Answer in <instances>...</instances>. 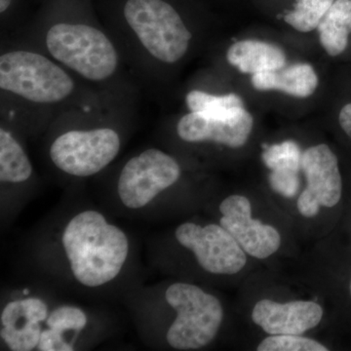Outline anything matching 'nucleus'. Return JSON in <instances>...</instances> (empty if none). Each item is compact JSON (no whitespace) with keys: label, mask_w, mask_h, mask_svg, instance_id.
I'll list each match as a JSON object with an SVG mask.
<instances>
[{"label":"nucleus","mask_w":351,"mask_h":351,"mask_svg":"<svg viewBox=\"0 0 351 351\" xmlns=\"http://www.w3.org/2000/svg\"><path fill=\"white\" fill-rule=\"evenodd\" d=\"M175 234L178 242L193 251L200 267L210 274L232 276L246 265V253L221 226L184 223Z\"/></svg>","instance_id":"8"},{"label":"nucleus","mask_w":351,"mask_h":351,"mask_svg":"<svg viewBox=\"0 0 351 351\" xmlns=\"http://www.w3.org/2000/svg\"><path fill=\"white\" fill-rule=\"evenodd\" d=\"M317 31L325 52L331 57L341 55L348 47L351 34V0H335Z\"/></svg>","instance_id":"17"},{"label":"nucleus","mask_w":351,"mask_h":351,"mask_svg":"<svg viewBox=\"0 0 351 351\" xmlns=\"http://www.w3.org/2000/svg\"><path fill=\"white\" fill-rule=\"evenodd\" d=\"M0 43V115L25 133L47 130L64 112L108 93L40 51L13 41Z\"/></svg>","instance_id":"3"},{"label":"nucleus","mask_w":351,"mask_h":351,"mask_svg":"<svg viewBox=\"0 0 351 351\" xmlns=\"http://www.w3.org/2000/svg\"><path fill=\"white\" fill-rule=\"evenodd\" d=\"M350 294H351V281H350Z\"/></svg>","instance_id":"25"},{"label":"nucleus","mask_w":351,"mask_h":351,"mask_svg":"<svg viewBox=\"0 0 351 351\" xmlns=\"http://www.w3.org/2000/svg\"><path fill=\"white\" fill-rule=\"evenodd\" d=\"M323 309L314 302L279 304L270 300L258 302L252 319L269 335H302L319 324Z\"/></svg>","instance_id":"12"},{"label":"nucleus","mask_w":351,"mask_h":351,"mask_svg":"<svg viewBox=\"0 0 351 351\" xmlns=\"http://www.w3.org/2000/svg\"><path fill=\"white\" fill-rule=\"evenodd\" d=\"M181 175V165L175 157L151 147L130 157L122 166L117 193L126 207L140 209L177 184Z\"/></svg>","instance_id":"7"},{"label":"nucleus","mask_w":351,"mask_h":351,"mask_svg":"<svg viewBox=\"0 0 351 351\" xmlns=\"http://www.w3.org/2000/svg\"><path fill=\"white\" fill-rule=\"evenodd\" d=\"M254 119L247 110L230 117H210L197 112H186L175 121L176 136L186 144L243 147L250 137Z\"/></svg>","instance_id":"11"},{"label":"nucleus","mask_w":351,"mask_h":351,"mask_svg":"<svg viewBox=\"0 0 351 351\" xmlns=\"http://www.w3.org/2000/svg\"><path fill=\"white\" fill-rule=\"evenodd\" d=\"M87 324V316L82 309L75 306H61L54 309L46 320L47 329L44 337L54 351H71L73 346L64 338L68 331L78 332Z\"/></svg>","instance_id":"19"},{"label":"nucleus","mask_w":351,"mask_h":351,"mask_svg":"<svg viewBox=\"0 0 351 351\" xmlns=\"http://www.w3.org/2000/svg\"><path fill=\"white\" fill-rule=\"evenodd\" d=\"M258 351H327L326 346L302 335H270L258 345Z\"/></svg>","instance_id":"22"},{"label":"nucleus","mask_w":351,"mask_h":351,"mask_svg":"<svg viewBox=\"0 0 351 351\" xmlns=\"http://www.w3.org/2000/svg\"><path fill=\"white\" fill-rule=\"evenodd\" d=\"M226 61L240 73L257 75L283 68L286 54L282 48L265 41L245 39L230 46Z\"/></svg>","instance_id":"16"},{"label":"nucleus","mask_w":351,"mask_h":351,"mask_svg":"<svg viewBox=\"0 0 351 351\" xmlns=\"http://www.w3.org/2000/svg\"><path fill=\"white\" fill-rule=\"evenodd\" d=\"M339 122L341 129L351 138V104H348L341 108L339 112Z\"/></svg>","instance_id":"24"},{"label":"nucleus","mask_w":351,"mask_h":351,"mask_svg":"<svg viewBox=\"0 0 351 351\" xmlns=\"http://www.w3.org/2000/svg\"><path fill=\"white\" fill-rule=\"evenodd\" d=\"M25 133L15 122L0 115V181L23 184L34 175V167L21 142Z\"/></svg>","instance_id":"14"},{"label":"nucleus","mask_w":351,"mask_h":351,"mask_svg":"<svg viewBox=\"0 0 351 351\" xmlns=\"http://www.w3.org/2000/svg\"><path fill=\"white\" fill-rule=\"evenodd\" d=\"M184 105L189 112L210 117H230L244 110L239 95L217 94L203 88H191L184 94Z\"/></svg>","instance_id":"18"},{"label":"nucleus","mask_w":351,"mask_h":351,"mask_svg":"<svg viewBox=\"0 0 351 351\" xmlns=\"http://www.w3.org/2000/svg\"><path fill=\"white\" fill-rule=\"evenodd\" d=\"M63 245L73 276L87 287H98L113 280L129 253L123 230L92 210L69 221L64 228Z\"/></svg>","instance_id":"5"},{"label":"nucleus","mask_w":351,"mask_h":351,"mask_svg":"<svg viewBox=\"0 0 351 351\" xmlns=\"http://www.w3.org/2000/svg\"><path fill=\"white\" fill-rule=\"evenodd\" d=\"M335 0H297L295 9L284 17V20L301 32L317 29L320 21L334 3Z\"/></svg>","instance_id":"20"},{"label":"nucleus","mask_w":351,"mask_h":351,"mask_svg":"<svg viewBox=\"0 0 351 351\" xmlns=\"http://www.w3.org/2000/svg\"><path fill=\"white\" fill-rule=\"evenodd\" d=\"M221 226L237 240L245 253L252 257L269 258L278 250L281 237L274 226L263 225L252 219V207L248 198L241 195L228 196L219 205Z\"/></svg>","instance_id":"10"},{"label":"nucleus","mask_w":351,"mask_h":351,"mask_svg":"<svg viewBox=\"0 0 351 351\" xmlns=\"http://www.w3.org/2000/svg\"><path fill=\"white\" fill-rule=\"evenodd\" d=\"M252 84L258 91H280L295 97L308 98L317 89L319 80L309 64H293L267 73L252 75Z\"/></svg>","instance_id":"15"},{"label":"nucleus","mask_w":351,"mask_h":351,"mask_svg":"<svg viewBox=\"0 0 351 351\" xmlns=\"http://www.w3.org/2000/svg\"><path fill=\"white\" fill-rule=\"evenodd\" d=\"M47 316V306L36 298L9 302L0 318V336L11 350H34L40 341V322Z\"/></svg>","instance_id":"13"},{"label":"nucleus","mask_w":351,"mask_h":351,"mask_svg":"<svg viewBox=\"0 0 351 351\" xmlns=\"http://www.w3.org/2000/svg\"><path fill=\"white\" fill-rule=\"evenodd\" d=\"M100 17L141 89L162 91L195 45L196 34L173 0H101Z\"/></svg>","instance_id":"2"},{"label":"nucleus","mask_w":351,"mask_h":351,"mask_svg":"<svg viewBox=\"0 0 351 351\" xmlns=\"http://www.w3.org/2000/svg\"><path fill=\"white\" fill-rule=\"evenodd\" d=\"M269 180L271 189L284 197H294L299 191V172L289 170H274L270 172Z\"/></svg>","instance_id":"23"},{"label":"nucleus","mask_w":351,"mask_h":351,"mask_svg":"<svg viewBox=\"0 0 351 351\" xmlns=\"http://www.w3.org/2000/svg\"><path fill=\"white\" fill-rule=\"evenodd\" d=\"M302 152L295 141H285L280 144L265 147L263 161L270 171L289 170L300 172L302 169Z\"/></svg>","instance_id":"21"},{"label":"nucleus","mask_w":351,"mask_h":351,"mask_svg":"<svg viewBox=\"0 0 351 351\" xmlns=\"http://www.w3.org/2000/svg\"><path fill=\"white\" fill-rule=\"evenodd\" d=\"M166 301L177 311L167 341L179 350H199L209 345L223 322L221 302L193 284L175 283L166 291Z\"/></svg>","instance_id":"6"},{"label":"nucleus","mask_w":351,"mask_h":351,"mask_svg":"<svg viewBox=\"0 0 351 351\" xmlns=\"http://www.w3.org/2000/svg\"><path fill=\"white\" fill-rule=\"evenodd\" d=\"M302 170L306 186L298 199V209L306 218L316 216L320 207L336 206L341 197L343 182L339 160L327 145H313L302 152Z\"/></svg>","instance_id":"9"},{"label":"nucleus","mask_w":351,"mask_h":351,"mask_svg":"<svg viewBox=\"0 0 351 351\" xmlns=\"http://www.w3.org/2000/svg\"><path fill=\"white\" fill-rule=\"evenodd\" d=\"M140 96L108 92L91 105L58 117L47 129L51 163L77 178L105 170L121 151L124 131L135 122Z\"/></svg>","instance_id":"4"},{"label":"nucleus","mask_w":351,"mask_h":351,"mask_svg":"<svg viewBox=\"0 0 351 351\" xmlns=\"http://www.w3.org/2000/svg\"><path fill=\"white\" fill-rule=\"evenodd\" d=\"M91 0H43L8 38L40 51L87 84L117 93H142L123 55Z\"/></svg>","instance_id":"1"}]
</instances>
